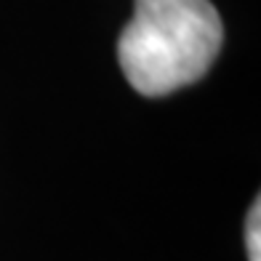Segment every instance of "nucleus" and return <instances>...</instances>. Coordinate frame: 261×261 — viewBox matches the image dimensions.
I'll use <instances>...</instances> for the list:
<instances>
[{"label":"nucleus","mask_w":261,"mask_h":261,"mask_svg":"<svg viewBox=\"0 0 261 261\" xmlns=\"http://www.w3.org/2000/svg\"><path fill=\"white\" fill-rule=\"evenodd\" d=\"M221 40V16L211 0H134L117 62L130 88L158 99L203 77Z\"/></svg>","instance_id":"obj_1"},{"label":"nucleus","mask_w":261,"mask_h":261,"mask_svg":"<svg viewBox=\"0 0 261 261\" xmlns=\"http://www.w3.org/2000/svg\"><path fill=\"white\" fill-rule=\"evenodd\" d=\"M245 248H248V261H261V203L251 205L245 219Z\"/></svg>","instance_id":"obj_2"}]
</instances>
